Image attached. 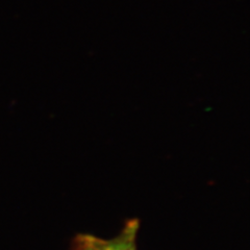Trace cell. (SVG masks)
I'll return each mask as SVG.
<instances>
[{
    "label": "cell",
    "instance_id": "1",
    "mask_svg": "<svg viewBox=\"0 0 250 250\" xmlns=\"http://www.w3.org/2000/svg\"><path fill=\"white\" fill-rule=\"evenodd\" d=\"M139 221L129 220L118 236L113 239H101L91 234H78L73 250H137Z\"/></svg>",
    "mask_w": 250,
    "mask_h": 250
}]
</instances>
